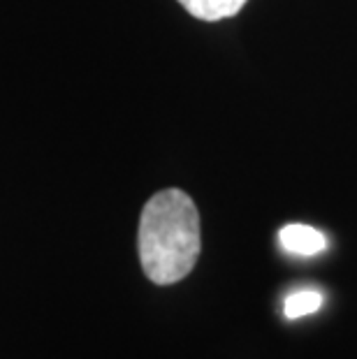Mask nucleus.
<instances>
[{"mask_svg": "<svg viewBox=\"0 0 357 359\" xmlns=\"http://www.w3.org/2000/svg\"><path fill=\"white\" fill-rule=\"evenodd\" d=\"M140 262L156 285H174L193 271L202 250L200 213L179 188L156 193L144 204L137 234Z\"/></svg>", "mask_w": 357, "mask_h": 359, "instance_id": "nucleus-1", "label": "nucleus"}, {"mask_svg": "<svg viewBox=\"0 0 357 359\" xmlns=\"http://www.w3.org/2000/svg\"><path fill=\"white\" fill-rule=\"evenodd\" d=\"M278 243L285 253L290 255H299V257H311L318 255L328 248V239L321 230L311 225H302V223H290L285 225L283 230L278 232Z\"/></svg>", "mask_w": 357, "mask_h": 359, "instance_id": "nucleus-2", "label": "nucleus"}, {"mask_svg": "<svg viewBox=\"0 0 357 359\" xmlns=\"http://www.w3.org/2000/svg\"><path fill=\"white\" fill-rule=\"evenodd\" d=\"M188 14L202 21H220L234 17L248 0H179Z\"/></svg>", "mask_w": 357, "mask_h": 359, "instance_id": "nucleus-3", "label": "nucleus"}, {"mask_svg": "<svg viewBox=\"0 0 357 359\" xmlns=\"http://www.w3.org/2000/svg\"><path fill=\"white\" fill-rule=\"evenodd\" d=\"M323 306V294L318 290H299V292H292L283 304V313L288 320H297L309 316V313H316Z\"/></svg>", "mask_w": 357, "mask_h": 359, "instance_id": "nucleus-4", "label": "nucleus"}]
</instances>
